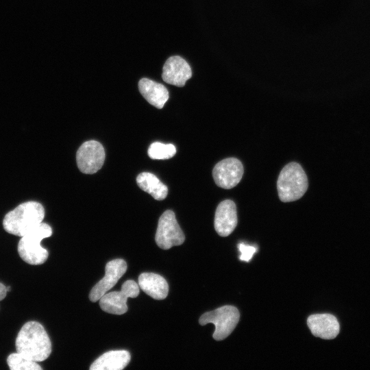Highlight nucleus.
<instances>
[{
	"label": "nucleus",
	"mask_w": 370,
	"mask_h": 370,
	"mask_svg": "<svg viewBox=\"0 0 370 370\" xmlns=\"http://www.w3.org/2000/svg\"><path fill=\"white\" fill-rule=\"evenodd\" d=\"M139 286L134 280H127L123 284L120 291L104 294L99 299V306L104 312L123 314L127 311V298L136 297L139 295Z\"/></svg>",
	"instance_id": "nucleus-7"
},
{
	"label": "nucleus",
	"mask_w": 370,
	"mask_h": 370,
	"mask_svg": "<svg viewBox=\"0 0 370 370\" xmlns=\"http://www.w3.org/2000/svg\"><path fill=\"white\" fill-rule=\"evenodd\" d=\"M7 294V289L5 286L0 282V301L3 300Z\"/></svg>",
	"instance_id": "nucleus-21"
},
{
	"label": "nucleus",
	"mask_w": 370,
	"mask_h": 370,
	"mask_svg": "<svg viewBox=\"0 0 370 370\" xmlns=\"http://www.w3.org/2000/svg\"><path fill=\"white\" fill-rule=\"evenodd\" d=\"M139 287L155 299H164L169 293L166 280L154 273H143L138 277Z\"/></svg>",
	"instance_id": "nucleus-15"
},
{
	"label": "nucleus",
	"mask_w": 370,
	"mask_h": 370,
	"mask_svg": "<svg viewBox=\"0 0 370 370\" xmlns=\"http://www.w3.org/2000/svg\"><path fill=\"white\" fill-rule=\"evenodd\" d=\"M155 240L157 245L162 249H169L184 243L185 236L172 210H167L160 216Z\"/></svg>",
	"instance_id": "nucleus-6"
},
{
	"label": "nucleus",
	"mask_w": 370,
	"mask_h": 370,
	"mask_svg": "<svg viewBox=\"0 0 370 370\" xmlns=\"http://www.w3.org/2000/svg\"><path fill=\"white\" fill-rule=\"evenodd\" d=\"M191 77L190 65L180 56H172L166 60L162 74V78L166 83L182 87Z\"/></svg>",
	"instance_id": "nucleus-11"
},
{
	"label": "nucleus",
	"mask_w": 370,
	"mask_h": 370,
	"mask_svg": "<svg viewBox=\"0 0 370 370\" xmlns=\"http://www.w3.org/2000/svg\"><path fill=\"white\" fill-rule=\"evenodd\" d=\"M176 148L172 144L155 142L148 149L149 156L153 160H166L174 156Z\"/></svg>",
	"instance_id": "nucleus-19"
},
{
	"label": "nucleus",
	"mask_w": 370,
	"mask_h": 370,
	"mask_svg": "<svg viewBox=\"0 0 370 370\" xmlns=\"http://www.w3.org/2000/svg\"><path fill=\"white\" fill-rule=\"evenodd\" d=\"M307 324L314 336L323 339H333L340 331L337 319L330 314H312L308 317Z\"/></svg>",
	"instance_id": "nucleus-13"
},
{
	"label": "nucleus",
	"mask_w": 370,
	"mask_h": 370,
	"mask_svg": "<svg viewBox=\"0 0 370 370\" xmlns=\"http://www.w3.org/2000/svg\"><path fill=\"white\" fill-rule=\"evenodd\" d=\"M127 263L123 259H114L109 261L105 267L104 277L91 289L89 299L95 302L109 290H110L123 276L127 270Z\"/></svg>",
	"instance_id": "nucleus-10"
},
{
	"label": "nucleus",
	"mask_w": 370,
	"mask_h": 370,
	"mask_svg": "<svg viewBox=\"0 0 370 370\" xmlns=\"http://www.w3.org/2000/svg\"><path fill=\"white\" fill-rule=\"evenodd\" d=\"M131 356L127 350L109 351L97 358L90 370H121L130 362Z\"/></svg>",
	"instance_id": "nucleus-16"
},
{
	"label": "nucleus",
	"mask_w": 370,
	"mask_h": 370,
	"mask_svg": "<svg viewBox=\"0 0 370 370\" xmlns=\"http://www.w3.org/2000/svg\"><path fill=\"white\" fill-rule=\"evenodd\" d=\"M243 172V166L238 159L227 158L216 164L212 170V176L218 186L230 189L239 183Z\"/></svg>",
	"instance_id": "nucleus-9"
},
{
	"label": "nucleus",
	"mask_w": 370,
	"mask_h": 370,
	"mask_svg": "<svg viewBox=\"0 0 370 370\" xmlns=\"http://www.w3.org/2000/svg\"><path fill=\"white\" fill-rule=\"evenodd\" d=\"M240 318L238 309L233 306H224L203 314L199 320L200 325L212 323L215 326L214 339L221 341L227 338L236 328Z\"/></svg>",
	"instance_id": "nucleus-5"
},
{
	"label": "nucleus",
	"mask_w": 370,
	"mask_h": 370,
	"mask_svg": "<svg viewBox=\"0 0 370 370\" xmlns=\"http://www.w3.org/2000/svg\"><path fill=\"white\" fill-rule=\"evenodd\" d=\"M138 89L143 97L152 106L162 108L169 97V91L162 84L148 78L138 82Z\"/></svg>",
	"instance_id": "nucleus-14"
},
{
	"label": "nucleus",
	"mask_w": 370,
	"mask_h": 370,
	"mask_svg": "<svg viewBox=\"0 0 370 370\" xmlns=\"http://www.w3.org/2000/svg\"><path fill=\"white\" fill-rule=\"evenodd\" d=\"M6 289H7V291H10V286H7Z\"/></svg>",
	"instance_id": "nucleus-22"
},
{
	"label": "nucleus",
	"mask_w": 370,
	"mask_h": 370,
	"mask_svg": "<svg viewBox=\"0 0 370 370\" xmlns=\"http://www.w3.org/2000/svg\"><path fill=\"white\" fill-rule=\"evenodd\" d=\"M238 249L241 253L240 260L246 262L249 261L254 254L256 251V248L255 247L247 245L244 243H240Z\"/></svg>",
	"instance_id": "nucleus-20"
},
{
	"label": "nucleus",
	"mask_w": 370,
	"mask_h": 370,
	"mask_svg": "<svg viewBox=\"0 0 370 370\" xmlns=\"http://www.w3.org/2000/svg\"><path fill=\"white\" fill-rule=\"evenodd\" d=\"M77 164L79 171L86 174H93L103 166L105 151L103 145L96 140L84 142L76 153Z\"/></svg>",
	"instance_id": "nucleus-8"
},
{
	"label": "nucleus",
	"mask_w": 370,
	"mask_h": 370,
	"mask_svg": "<svg viewBox=\"0 0 370 370\" xmlns=\"http://www.w3.org/2000/svg\"><path fill=\"white\" fill-rule=\"evenodd\" d=\"M136 182L143 190L151 195L156 200H163L167 196V186L153 173H140L136 177Z\"/></svg>",
	"instance_id": "nucleus-17"
},
{
	"label": "nucleus",
	"mask_w": 370,
	"mask_h": 370,
	"mask_svg": "<svg viewBox=\"0 0 370 370\" xmlns=\"http://www.w3.org/2000/svg\"><path fill=\"white\" fill-rule=\"evenodd\" d=\"M51 226L42 222L21 236L18 244V253L22 260L32 265L45 262L49 252L40 246V241L45 238L51 236Z\"/></svg>",
	"instance_id": "nucleus-4"
},
{
	"label": "nucleus",
	"mask_w": 370,
	"mask_h": 370,
	"mask_svg": "<svg viewBox=\"0 0 370 370\" xmlns=\"http://www.w3.org/2000/svg\"><path fill=\"white\" fill-rule=\"evenodd\" d=\"M308 186L306 174L301 166L295 162L287 164L280 173L277 188L280 199L291 202L300 199Z\"/></svg>",
	"instance_id": "nucleus-3"
},
{
	"label": "nucleus",
	"mask_w": 370,
	"mask_h": 370,
	"mask_svg": "<svg viewBox=\"0 0 370 370\" xmlns=\"http://www.w3.org/2000/svg\"><path fill=\"white\" fill-rule=\"evenodd\" d=\"M7 363L11 370H41L42 367L31 359L21 354L12 353L7 358Z\"/></svg>",
	"instance_id": "nucleus-18"
},
{
	"label": "nucleus",
	"mask_w": 370,
	"mask_h": 370,
	"mask_svg": "<svg viewBox=\"0 0 370 370\" xmlns=\"http://www.w3.org/2000/svg\"><path fill=\"white\" fill-rule=\"evenodd\" d=\"M237 225L235 203L230 199L222 201L217 206L214 216V228L221 236H227Z\"/></svg>",
	"instance_id": "nucleus-12"
},
{
	"label": "nucleus",
	"mask_w": 370,
	"mask_h": 370,
	"mask_svg": "<svg viewBox=\"0 0 370 370\" xmlns=\"http://www.w3.org/2000/svg\"><path fill=\"white\" fill-rule=\"evenodd\" d=\"M16 352L35 362L46 360L51 352V343L44 327L30 321L20 330L15 343Z\"/></svg>",
	"instance_id": "nucleus-1"
},
{
	"label": "nucleus",
	"mask_w": 370,
	"mask_h": 370,
	"mask_svg": "<svg viewBox=\"0 0 370 370\" xmlns=\"http://www.w3.org/2000/svg\"><path fill=\"white\" fill-rule=\"evenodd\" d=\"M45 209L41 204L29 201L21 204L4 217V230L13 235L23 236L42 222Z\"/></svg>",
	"instance_id": "nucleus-2"
}]
</instances>
